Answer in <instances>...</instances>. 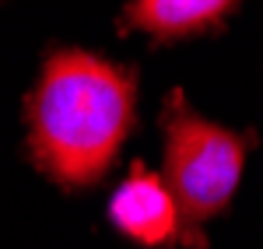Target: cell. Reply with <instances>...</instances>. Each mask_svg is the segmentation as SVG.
<instances>
[{
    "label": "cell",
    "mask_w": 263,
    "mask_h": 249,
    "mask_svg": "<svg viewBox=\"0 0 263 249\" xmlns=\"http://www.w3.org/2000/svg\"><path fill=\"white\" fill-rule=\"evenodd\" d=\"M134 74L84 49L53 53L28 95V147L63 186H91L109 172L134 126Z\"/></svg>",
    "instance_id": "6da1fadb"
},
{
    "label": "cell",
    "mask_w": 263,
    "mask_h": 249,
    "mask_svg": "<svg viewBox=\"0 0 263 249\" xmlns=\"http://www.w3.org/2000/svg\"><path fill=\"white\" fill-rule=\"evenodd\" d=\"M165 130V186L176 197L179 218L200 225L228 207L242 179L249 141L235 130L197 116L182 91H172L162 109Z\"/></svg>",
    "instance_id": "7a4b0ae2"
},
{
    "label": "cell",
    "mask_w": 263,
    "mask_h": 249,
    "mask_svg": "<svg viewBox=\"0 0 263 249\" xmlns=\"http://www.w3.org/2000/svg\"><path fill=\"white\" fill-rule=\"evenodd\" d=\"M109 221L141 246H162L176 239L182 218L176 207V197L168 193L158 172L144 168L141 162L130 168V176L109 200Z\"/></svg>",
    "instance_id": "3957f363"
},
{
    "label": "cell",
    "mask_w": 263,
    "mask_h": 249,
    "mask_svg": "<svg viewBox=\"0 0 263 249\" xmlns=\"http://www.w3.org/2000/svg\"><path fill=\"white\" fill-rule=\"evenodd\" d=\"M239 0H134L126 21L155 39H186L221 21Z\"/></svg>",
    "instance_id": "277c9868"
}]
</instances>
